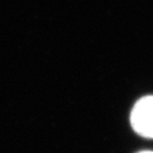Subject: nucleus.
I'll return each instance as SVG.
<instances>
[{"mask_svg": "<svg viewBox=\"0 0 153 153\" xmlns=\"http://www.w3.org/2000/svg\"><path fill=\"white\" fill-rule=\"evenodd\" d=\"M130 121L138 135L153 139V96L143 97L134 104Z\"/></svg>", "mask_w": 153, "mask_h": 153, "instance_id": "nucleus-1", "label": "nucleus"}, {"mask_svg": "<svg viewBox=\"0 0 153 153\" xmlns=\"http://www.w3.org/2000/svg\"><path fill=\"white\" fill-rule=\"evenodd\" d=\"M138 153H153V151H141V152Z\"/></svg>", "mask_w": 153, "mask_h": 153, "instance_id": "nucleus-2", "label": "nucleus"}]
</instances>
